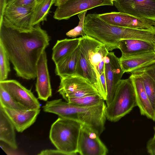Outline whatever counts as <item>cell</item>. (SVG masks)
<instances>
[{
    "instance_id": "cb8c5ba5",
    "label": "cell",
    "mask_w": 155,
    "mask_h": 155,
    "mask_svg": "<svg viewBox=\"0 0 155 155\" xmlns=\"http://www.w3.org/2000/svg\"><path fill=\"white\" fill-rule=\"evenodd\" d=\"M133 73L137 74L141 77L145 91L153 107L155 110V80L147 74L140 70L131 73Z\"/></svg>"
},
{
    "instance_id": "f35d334b",
    "label": "cell",
    "mask_w": 155,
    "mask_h": 155,
    "mask_svg": "<svg viewBox=\"0 0 155 155\" xmlns=\"http://www.w3.org/2000/svg\"><path fill=\"white\" fill-rule=\"evenodd\" d=\"M154 136H155V127H154Z\"/></svg>"
},
{
    "instance_id": "277c9868",
    "label": "cell",
    "mask_w": 155,
    "mask_h": 155,
    "mask_svg": "<svg viewBox=\"0 0 155 155\" xmlns=\"http://www.w3.org/2000/svg\"><path fill=\"white\" fill-rule=\"evenodd\" d=\"M82 125L76 121L59 117L51 126L50 139L57 149L68 155L77 154L78 141Z\"/></svg>"
},
{
    "instance_id": "484cf974",
    "label": "cell",
    "mask_w": 155,
    "mask_h": 155,
    "mask_svg": "<svg viewBox=\"0 0 155 155\" xmlns=\"http://www.w3.org/2000/svg\"><path fill=\"white\" fill-rule=\"evenodd\" d=\"M0 106L11 109L29 110L18 102L1 86H0Z\"/></svg>"
},
{
    "instance_id": "44dd1931",
    "label": "cell",
    "mask_w": 155,
    "mask_h": 155,
    "mask_svg": "<svg viewBox=\"0 0 155 155\" xmlns=\"http://www.w3.org/2000/svg\"><path fill=\"white\" fill-rule=\"evenodd\" d=\"M15 126L0 106V140L11 148L16 150L17 144Z\"/></svg>"
},
{
    "instance_id": "603a6c76",
    "label": "cell",
    "mask_w": 155,
    "mask_h": 155,
    "mask_svg": "<svg viewBox=\"0 0 155 155\" xmlns=\"http://www.w3.org/2000/svg\"><path fill=\"white\" fill-rule=\"evenodd\" d=\"M54 2L55 0H42L37 4L35 8L33 20L34 26L46 20L50 9Z\"/></svg>"
},
{
    "instance_id": "ffe728a7",
    "label": "cell",
    "mask_w": 155,
    "mask_h": 155,
    "mask_svg": "<svg viewBox=\"0 0 155 155\" xmlns=\"http://www.w3.org/2000/svg\"><path fill=\"white\" fill-rule=\"evenodd\" d=\"M80 52L79 45L75 50L55 64L56 74L61 78L76 74Z\"/></svg>"
},
{
    "instance_id": "5b68a950",
    "label": "cell",
    "mask_w": 155,
    "mask_h": 155,
    "mask_svg": "<svg viewBox=\"0 0 155 155\" xmlns=\"http://www.w3.org/2000/svg\"><path fill=\"white\" fill-rule=\"evenodd\" d=\"M137 106L134 85L131 78L121 79L105 113L107 119L112 122L119 121Z\"/></svg>"
},
{
    "instance_id": "7402d4cb",
    "label": "cell",
    "mask_w": 155,
    "mask_h": 155,
    "mask_svg": "<svg viewBox=\"0 0 155 155\" xmlns=\"http://www.w3.org/2000/svg\"><path fill=\"white\" fill-rule=\"evenodd\" d=\"M81 38L58 40L52 49V59L56 64L77 48Z\"/></svg>"
},
{
    "instance_id": "e0dca14e",
    "label": "cell",
    "mask_w": 155,
    "mask_h": 155,
    "mask_svg": "<svg viewBox=\"0 0 155 155\" xmlns=\"http://www.w3.org/2000/svg\"><path fill=\"white\" fill-rule=\"evenodd\" d=\"M2 107L14 125L16 130L21 133L35 122L40 111V109L21 110Z\"/></svg>"
},
{
    "instance_id": "4dcf8cb0",
    "label": "cell",
    "mask_w": 155,
    "mask_h": 155,
    "mask_svg": "<svg viewBox=\"0 0 155 155\" xmlns=\"http://www.w3.org/2000/svg\"><path fill=\"white\" fill-rule=\"evenodd\" d=\"M147 149V152L150 154L155 155V136L148 141Z\"/></svg>"
},
{
    "instance_id": "9c48e42d",
    "label": "cell",
    "mask_w": 155,
    "mask_h": 155,
    "mask_svg": "<svg viewBox=\"0 0 155 155\" xmlns=\"http://www.w3.org/2000/svg\"><path fill=\"white\" fill-rule=\"evenodd\" d=\"M114 5L112 0H68L57 7L53 18L58 20H68L73 16L97 7Z\"/></svg>"
},
{
    "instance_id": "d6986e66",
    "label": "cell",
    "mask_w": 155,
    "mask_h": 155,
    "mask_svg": "<svg viewBox=\"0 0 155 155\" xmlns=\"http://www.w3.org/2000/svg\"><path fill=\"white\" fill-rule=\"evenodd\" d=\"M117 46L121 52V58L143 53L154 52L153 43L139 39L122 40L118 42Z\"/></svg>"
},
{
    "instance_id": "83f0119b",
    "label": "cell",
    "mask_w": 155,
    "mask_h": 155,
    "mask_svg": "<svg viewBox=\"0 0 155 155\" xmlns=\"http://www.w3.org/2000/svg\"><path fill=\"white\" fill-rule=\"evenodd\" d=\"M87 11L82 12L78 15L79 20L78 25L66 33L67 36L73 38L79 36H83L85 35L84 31V25Z\"/></svg>"
},
{
    "instance_id": "9a60e30c",
    "label": "cell",
    "mask_w": 155,
    "mask_h": 155,
    "mask_svg": "<svg viewBox=\"0 0 155 155\" xmlns=\"http://www.w3.org/2000/svg\"><path fill=\"white\" fill-rule=\"evenodd\" d=\"M36 78L35 88L38 98L46 101L52 96V93L45 50L41 54L37 63Z\"/></svg>"
},
{
    "instance_id": "e575fe53",
    "label": "cell",
    "mask_w": 155,
    "mask_h": 155,
    "mask_svg": "<svg viewBox=\"0 0 155 155\" xmlns=\"http://www.w3.org/2000/svg\"><path fill=\"white\" fill-rule=\"evenodd\" d=\"M68 0H55L54 5L55 6H60Z\"/></svg>"
},
{
    "instance_id": "1f68e13d",
    "label": "cell",
    "mask_w": 155,
    "mask_h": 155,
    "mask_svg": "<svg viewBox=\"0 0 155 155\" xmlns=\"http://www.w3.org/2000/svg\"><path fill=\"white\" fill-rule=\"evenodd\" d=\"M139 70H141L146 72L155 80V64L147 68Z\"/></svg>"
},
{
    "instance_id": "d6a6232c",
    "label": "cell",
    "mask_w": 155,
    "mask_h": 155,
    "mask_svg": "<svg viewBox=\"0 0 155 155\" xmlns=\"http://www.w3.org/2000/svg\"><path fill=\"white\" fill-rule=\"evenodd\" d=\"M100 79L104 92L107 97L106 82L105 78L104 71L100 75Z\"/></svg>"
},
{
    "instance_id": "4fadbf2b",
    "label": "cell",
    "mask_w": 155,
    "mask_h": 155,
    "mask_svg": "<svg viewBox=\"0 0 155 155\" xmlns=\"http://www.w3.org/2000/svg\"><path fill=\"white\" fill-rule=\"evenodd\" d=\"M104 72L107 90L105 101L106 106H108L112 100L117 85L124 73L119 58L113 52H109L106 57Z\"/></svg>"
},
{
    "instance_id": "7a4b0ae2",
    "label": "cell",
    "mask_w": 155,
    "mask_h": 155,
    "mask_svg": "<svg viewBox=\"0 0 155 155\" xmlns=\"http://www.w3.org/2000/svg\"><path fill=\"white\" fill-rule=\"evenodd\" d=\"M106 107L104 101L95 106L83 107L75 106L58 99L47 101L42 108L45 112L53 113L86 126L100 136L105 129Z\"/></svg>"
},
{
    "instance_id": "f546056e",
    "label": "cell",
    "mask_w": 155,
    "mask_h": 155,
    "mask_svg": "<svg viewBox=\"0 0 155 155\" xmlns=\"http://www.w3.org/2000/svg\"><path fill=\"white\" fill-rule=\"evenodd\" d=\"M38 155H68L66 153L58 149H46L41 151L38 154Z\"/></svg>"
},
{
    "instance_id": "52a82bcc",
    "label": "cell",
    "mask_w": 155,
    "mask_h": 155,
    "mask_svg": "<svg viewBox=\"0 0 155 155\" xmlns=\"http://www.w3.org/2000/svg\"><path fill=\"white\" fill-rule=\"evenodd\" d=\"M35 7H23L11 4L4 9L0 21L21 31H28L34 27L33 20Z\"/></svg>"
},
{
    "instance_id": "d4e9b609",
    "label": "cell",
    "mask_w": 155,
    "mask_h": 155,
    "mask_svg": "<svg viewBox=\"0 0 155 155\" xmlns=\"http://www.w3.org/2000/svg\"><path fill=\"white\" fill-rule=\"evenodd\" d=\"M65 101L73 105L83 107L95 106L105 101L98 94L78 98H70Z\"/></svg>"
},
{
    "instance_id": "30bf717a",
    "label": "cell",
    "mask_w": 155,
    "mask_h": 155,
    "mask_svg": "<svg viewBox=\"0 0 155 155\" xmlns=\"http://www.w3.org/2000/svg\"><path fill=\"white\" fill-rule=\"evenodd\" d=\"M99 135L89 127L82 124L78 138L77 152L81 155H106L108 150Z\"/></svg>"
},
{
    "instance_id": "8d00e7d4",
    "label": "cell",
    "mask_w": 155,
    "mask_h": 155,
    "mask_svg": "<svg viewBox=\"0 0 155 155\" xmlns=\"http://www.w3.org/2000/svg\"><path fill=\"white\" fill-rule=\"evenodd\" d=\"M42 0H36L37 4L40 3L41 2Z\"/></svg>"
},
{
    "instance_id": "ac0fdd59",
    "label": "cell",
    "mask_w": 155,
    "mask_h": 155,
    "mask_svg": "<svg viewBox=\"0 0 155 155\" xmlns=\"http://www.w3.org/2000/svg\"><path fill=\"white\" fill-rule=\"evenodd\" d=\"M119 59L124 73H131L155 64V53L154 52L143 53Z\"/></svg>"
},
{
    "instance_id": "ba28073f",
    "label": "cell",
    "mask_w": 155,
    "mask_h": 155,
    "mask_svg": "<svg viewBox=\"0 0 155 155\" xmlns=\"http://www.w3.org/2000/svg\"><path fill=\"white\" fill-rule=\"evenodd\" d=\"M58 92L65 100L98 94L87 79L77 74L60 78Z\"/></svg>"
},
{
    "instance_id": "74e56055",
    "label": "cell",
    "mask_w": 155,
    "mask_h": 155,
    "mask_svg": "<svg viewBox=\"0 0 155 155\" xmlns=\"http://www.w3.org/2000/svg\"><path fill=\"white\" fill-rule=\"evenodd\" d=\"M153 44L154 46V52L155 53V42Z\"/></svg>"
},
{
    "instance_id": "d590c367",
    "label": "cell",
    "mask_w": 155,
    "mask_h": 155,
    "mask_svg": "<svg viewBox=\"0 0 155 155\" xmlns=\"http://www.w3.org/2000/svg\"><path fill=\"white\" fill-rule=\"evenodd\" d=\"M14 0H6V5L10 4Z\"/></svg>"
},
{
    "instance_id": "2e32d148",
    "label": "cell",
    "mask_w": 155,
    "mask_h": 155,
    "mask_svg": "<svg viewBox=\"0 0 155 155\" xmlns=\"http://www.w3.org/2000/svg\"><path fill=\"white\" fill-rule=\"evenodd\" d=\"M130 76L134 85L137 105L140 114L155 120V110L153 107L145 91L141 77L138 74L131 73Z\"/></svg>"
},
{
    "instance_id": "3957f363",
    "label": "cell",
    "mask_w": 155,
    "mask_h": 155,
    "mask_svg": "<svg viewBox=\"0 0 155 155\" xmlns=\"http://www.w3.org/2000/svg\"><path fill=\"white\" fill-rule=\"evenodd\" d=\"M85 35L104 44L109 51L117 49L118 42L126 39H139L140 30L119 27L108 23L101 19L97 13L88 14L84 22Z\"/></svg>"
},
{
    "instance_id": "7c38bea8",
    "label": "cell",
    "mask_w": 155,
    "mask_h": 155,
    "mask_svg": "<svg viewBox=\"0 0 155 155\" xmlns=\"http://www.w3.org/2000/svg\"><path fill=\"white\" fill-rule=\"evenodd\" d=\"M99 17L109 24L121 27L141 29L155 28V22L120 12L98 14Z\"/></svg>"
},
{
    "instance_id": "836d02e7",
    "label": "cell",
    "mask_w": 155,
    "mask_h": 155,
    "mask_svg": "<svg viewBox=\"0 0 155 155\" xmlns=\"http://www.w3.org/2000/svg\"><path fill=\"white\" fill-rule=\"evenodd\" d=\"M6 5V0H0V17L3 16L5 8Z\"/></svg>"
},
{
    "instance_id": "ab89813d",
    "label": "cell",
    "mask_w": 155,
    "mask_h": 155,
    "mask_svg": "<svg viewBox=\"0 0 155 155\" xmlns=\"http://www.w3.org/2000/svg\"><path fill=\"white\" fill-rule=\"evenodd\" d=\"M112 1H113V2H114V1H116V0H112Z\"/></svg>"
},
{
    "instance_id": "8992f818",
    "label": "cell",
    "mask_w": 155,
    "mask_h": 155,
    "mask_svg": "<svg viewBox=\"0 0 155 155\" xmlns=\"http://www.w3.org/2000/svg\"><path fill=\"white\" fill-rule=\"evenodd\" d=\"M80 38V50L100 79L104 71L105 58L109 51L104 44L94 38L86 35Z\"/></svg>"
},
{
    "instance_id": "4316f807",
    "label": "cell",
    "mask_w": 155,
    "mask_h": 155,
    "mask_svg": "<svg viewBox=\"0 0 155 155\" xmlns=\"http://www.w3.org/2000/svg\"><path fill=\"white\" fill-rule=\"evenodd\" d=\"M9 59L2 44L0 43V81L6 80L10 71Z\"/></svg>"
},
{
    "instance_id": "8fae6325",
    "label": "cell",
    "mask_w": 155,
    "mask_h": 155,
    "mask_svg": "<svg viewBox=\"0 0 155 155\" xmlns=\"http://www.w3.org/2000/svg\"><path fill=\"white\" fill-rule=\"evenodd\" d=\"M114 4L120 12L155 22V0H116Z\"/></svg>"
},
{
    "instance_id": "f1b7e54d",
    "label": "cell",
    "mask_w": 155,
    "mask_h": 155,
    "mask_svg": "<svg viewBox=\"0 0 155 155\" xmlns=\"http://www.w3.org/2000/svg\"><path fill=\"white\" fill-rule=\"evenodd\" d=\"M11 4L16 6L31 7H35L37 5L36 0H15Z\"/></svg>"
},
{
    "instance_id": "5bb4252c",
    "label": "cell",
    "mask_w": 155,
    "mask_h": 155,
    "mask_svg": "<svg viewBox=\"0 0 155 155\" xmlns=\"http://www.w3.org/2000/svg\"><path fill=\"white\" fill-rule=\"evenodd\" d=\"M2 87L18 102L28 110L40 109V104L31 90L28 89L16 80L0 81Z\"/></svg>"
},
{
    "instance_id": "6da1fadb",
    "label": "cell",
    "mask_w": 155,
    "mask_h": 155,
    "mask_svg": "<svg viewBox=\"0 0 155 155\" xmlns=\"http://www.w3.org/2000/svg\"><path fill=\"white\" fill-rule=\"evenodd\" d=\"M50 38L39 24L28 31H21L0 21V43L16 74L24 79L36 78L38 61L49 44Z\"/></svg>"
}]
</instances>
